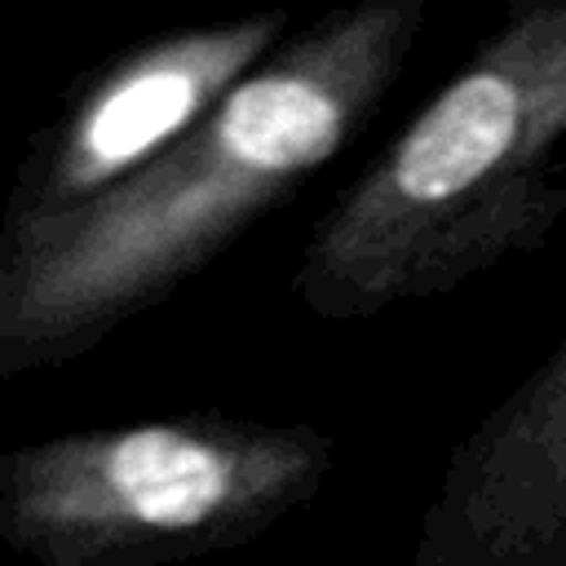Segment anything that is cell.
<instances>
[{"mask_svg":"<svg viewBox=\"0 0 566 566\" xmlns=\"http://www.w3.org/2000/svg\"><path fill=\"white\" fill-rule=\"evenodd\" d=\"M420 0L336 4L102 199L0 239V371L80 354L203 270L389 97Z\"/></svg>","mask_w":566,"mask_h":566,"instance_id":"cell-1","label":"cell"},{"mask_svg":"<svg viewBox=\"0 0 566 566\" xmlns=\"http://www.w3.org/2000/svg\"><path fill=\"white\" fill-rule=\"evenodd\" d=\"M566 0H522L327 203L292 270L318 318H371L535 252L566 212Z\"/></svg>","mask_w":566,"mask_h":566,"instance_id":"cell-2","label":"cell"},{"mask_svg":"<svg viewBox=\"0 0 566 566\" xmlns=\"http://www.w3.org/2000/svg\"><path fill=\"white\" fill-rule=\"evenodd\" d=\"M336 447L318 424L172 416L0 451V539L31 566H172L310 504Z\"/></svg>","mask_w":566,"mask_h":566,"instance_id":"cell-3","label":"cell"},{"mask_svg":"<svg viewBox=\"0 0 566 566\" xmlns=\"http://www.w3.org/2000/svg\"><path fill=\"white\" fill-rule=\"evenodd\" d=\"M283 31L287 13L265 9L168 31L111 62L62 119L44 164L13 199L4 234L49 226L155 164L287 40Z\"/></svg>","mask_w":566,"mask_h":566,"instance_id":"cell-4","label":"cell"},{"mask_svg":"<svg viewBox=\"0 0 566 566\" xmlns=\"http://www.w3.org/2000/svg\"><path fill=\"white\" fill-rule=\"evenodd\" d=\"M407 566H566V340L451 451Z\"/></svg>","mask_w":566,"mask_h":566,"instance_id":"cell-5","label":"cell"}]
</instances>
